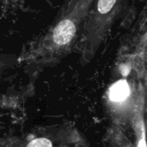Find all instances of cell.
<instances>
[{
    "label": "cell",
    "mask_w": 147,
    "mask_h": 147,
    "mask_svg": "<svg viewBox=\"0 0 147 147\" xmlns=\"http://www.w3.org/2000/svg\"><path fill=\"white\" fill-rule=\"evenodd\" d=\"M94 0H65L47 31L32 47L27 59L52 63L67 56L77 44L79 33Z\"/></svg>",
    "instance_id": "obj_1"
},
{
    "label": "cell",
    "mask_w": 147,
    "mask_h": 147,
    "mask_svg": "<svg viewBox=\"0 0 147 147\" xmlns=\"http://www.w3.org/2000/svg\"><path fill=\"white\" fill-rule=\"evenodd\" d=\"M130 0H94L78 35L75 50L79 61L89 63L108 40L115 22Z\"/></svg>",
    "instance_id": "obj_2"
},
{
    "label": "cell",
    "mask_w": 147,
    "mask_h": 147,
    "mask_svg": "<svg viewBox=\"0 0 147 147\" xmlns=\"http://www.w3.org/2000/svg\"><path fill=\"white\" fill-rule=\"evenodd\" d=\"M129 87L126 81H119L115 84L109 91V98L114 102H121L129 96Z\"/></svg>",
    "instance_id": "obj_3"
},
{
    "label": "cell",
    "mask_w": 147,
    "mask_h": 147,
    "mask_svg": "<svg viewBox=\"0 0 147 147\" xmlns=\"http://www.w3.org/2000/svg\"><path fill=\"white\" fill-rule=\"evenodd\" d=\"M27 147H53V146L49 140L40 138L31 141Z\"/></svg>",
    "instance_id": "obj_4"
},
{
    "label": "cell",
    "mask_w": 147,
    "mask_h": 147,
    "mask_svg": "<svg viewBox=\"0 0 147 147\" xmlns=\"http://www.w3.org/2000/svg\"><path fill=\"white\" fill-rule=\"evenodd\" d=\"M138 147H146V138H145V136H144L143 139L140 141L139 146Z\"/></svg>",
    "instance_id": "obj_5"
}]
</instances>
